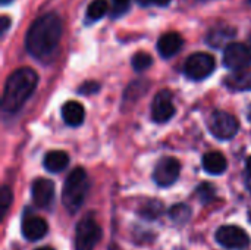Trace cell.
Listing matches in <instances>:
<instances>
[{
    "instance_id": "cell-1",
    "label": "cell",
    "mask_w": 251,
    "mask_h": 250,
    "mask_svg": "<svg viewBox=\"0 0 251 250\" xmlns=\"http://www.w3.org/2000/svg\"><path fill=\"white\" fill-rule=\"evenodd\" d=\"M63 32V24L59 15L44 13L29 27L25 38L28 53L40 60H47L56 52Z\"/></svg>"
},
{
    "instance_id": "cell-2",
    "label": "cell",
    "mask_w": 251,
    "mask_h": 250,
    "mask_svg": "<svg viewBox=\"0 0 251 250\" xmlns=\"http://www.w3.org/2000/svg\"><path fill=\"white\" fill-rule=\"evenodd\" d=\"M38 84V74L32 68H19L12 72L3 88L1 108L4 112H16L29 99Z\"/></svg>"
},
{
    "instance_id": "cell-3",
    "label": "cell",
    "mask_w": 251,
    "mask_h": 250,
    "mask_svg": "<svg viewBox=\"0 0 251 250\" xmlns=\"http://www.w3.org/2000/svg\"><path fill=\"white\" fill-rule=\"evenodd\" d=\"M88 177L82 168H75L65 180L62 190V203L69 214L78 212L88 193Z\"/></svg>"
},
{
    "instance_id": "cell-4",
    "label": "cell",
    "mask_w": 251,
    "mask_h": 250,
    "mask_svg": "<svg viewBox=\"0 0 251 250\" xmlns=\"http://www.w3.org/2000/svg\"><path fill=\"white\" fill-rule=\"evenodd\" d=\"M101 239V228L90 214L82 218L75 231V248L76 250H94Z\"/></svg>"
},
{
    "instance_id": "cell-5",
    "label": "cell",
    "mask_w": 251,
    "mask_h": 250,
    "mask_svg": "<svg viewBox=\"0 0 251 250\" xmlns=\"http://www.w3.org/2000/svg\"><path fill=\"white\" fill-rule=\"evenodd\" d=\"M210 133L219 140H229L237 136L240 130V122L237 116L225 111H216L209 119Z\"/></svg>"
},
{
    "instance_id": "cell-6",
    "label": "cell",
    "mask_w": 251,
    "mask_h": 250,
    "mask_svg": "<svg viewBox=\"0 0 251 250\" xmlns=\"http://www.w3.org/2000/svg\"><path fill=\"white\" fill-rule=\"evenodd\" d=\"M213 69H215V57L206 52L193 53L191 56H188L184 66L185 75L194 81L207 78L213 72Z\"/></svg>"
},
{
    "instance_id": "cell-7",
    "label": "cell",
    "mask_w": 251,
    "mask_h": 250,
    "mask_svg": "<svg viewBox=\"0 0 251 250\" xmlns=\"http://www.w3.org/2000/svg\"><path fill=\"white\" fill-rule=\"evenodd\" d=\"M224 65L231 71L246 69L251 65V49L243 43H229L224 52Z\"/></svg>"
},
{
    "instance_id": "cell-8",
    "label": "cell",
    "mask_w": 251,
    "mask_h": 250,
    "mask_svg": "<svg viewBox=\"0 0 251 250\" xmlns=\"http://www.w3.org/2000/svg\"><path fill=\"white\" fill-rule=\"evenodd\" d=\"M216 240L226 249H244L250 245L249 234L237 225H224L216 231Z\"/></svg>"
},
{
    "instance_id": "cell-9",
    "label": "cell",
    "mask_w": 251,
    "mask_h": 250,
    "mask_svg": "<svg viewBox=\"0 0 251 250\" xmlns=\"http://www.w3.org/2000/svg\"><path fill=\"white\" fill-rule=\"evenodd\" d=\"M179 172H181L179 161H176L175 158H163L157 162L154 168L153 180L160 187H169L178 180Z\"/></svg>"
},
{
    "instance_id": "cell-10",
    "label": "cell",
    "mask_w": 251,
    "mask_h": 250,
    "mask_svg": "<svg viewBox=\"0 0 251 250\" xmlns=\"http://www.w3.org/2000/svg\"><path fill=\"white\" fill-rule=\"evenodd\" d=\"M175 115V106L172 102V93L169 90H162L156 94L151 105V116L156 122H168Z\"/></svg>"
},
{
    "instance_id": "cell-11",
    "label": "cell",
    "mask_w": 251,
    "mask_h": 250,
    "mask_svg": "<svg viewBox=\"0 0 251 250\" xmlns=\"http://www.w3.org/2000/svg\"><path fill=\"white\" fill-rule=\"evenodd\" d=\"M32 202L40 209H49L54 200V184L47 178H37L31 187Z\"/></svg>"
},
{
    "instance_id": "cell-12",
    "label": "cell",
    "mask_w": 251,
    "mask_h": 250,
    "mask_svg": "<svg viewBox=\"0 0 251 250\" xmlns=\"http://www.w3.org/2000/svg\"><path fill=\"white\" fill-rule=\"evenodd\" d=\"M49 230L47 222L40 217H25L22 222V236L29 242L41 240Z\"/></svg>"
},
{
    "instance_id": "cell-13",
    "label": "cell",
    "mask_w": 251,
    "mask_h": 250,
    "mask_svg": "<svg viewBox=\"0 0 251 250\" xmlns=\"http://www.w3.org/2000/svg\"><path fill=\"white\" fill-rule=\"evenodd\" d=\"M182 44H184V40H182L181 34L171 31V32L163 34L159 38V41H157V50H159V53H160L162 57L169 59V57L175 56L181 50Z\"/></svg>"
},
{
    "instance_id": "cell-14",
    "label": "cell",
    "mask_w": 251,
    "mask_h": 250,
    "mask_svg": "<svg viewBox=\"0 0 251 250\" xmlns=\"http://www.w3.org/2000/svg\"><path fill=\"white\" fill-rule=\"evenodd\" d=\"M235 34H237V29L229 25L216 27L210 29V32L207 34V44L215 49H221L224 46H228L229 41L235 37Z\"/></svg>"
},
{
    "instance_id": "cell-15",
    "label": "cell",
    "mask_w": 251,
    "mask_h": 250,
    "mask_svg": "<svg viewBox=\"0 0 251 250\" xmlns=\"http://www.w3.org/2000/svg\"><path fill=\"white\" fill-rule=\"evenodd\" d=\"M62 118L71 127H79L85 118V109L79 102H66L62 108Z\"/></svg>"
},
{
    "instance_id": "cell-16",
    "label": "cell",
    "mask_w": 251,
    "mask_h": 250,
    "mask_svg": "<svg viewBox=\"0 0 251 250\" xmlns=\"http://www.w3.org/2000/svg\"><path fill=\"white\" fill-rule=\"evenodd\" d=\"M225 85L232 91H247L251 90V71L240 69L231 72L225 78Z\"/></svg>"
},
{
    "instance_id": "cell-17",
    "label": "cell",
    "mask_w": 251,
    "mask_h": 250,
    "mask_svg": "<svg viewBox=\"0 0 251 250\" xmlns=\"http://www.w3.org/2000/svg\"><path fill=\"white\" fill-rule=\"evenodd\" d=\"M228 162L221 152H209L203 158V168L212 175H221L226 171Z\"/></svg>"
},
{
    "instance_id": "cell-18",
    "label": "cell",
    "mask_w": 251,
    "mask_h": 250,
    "mask_svg": "<svg viewBox=\"0 0 251 250\" xmlns=\"http://www.w3.org/2000/svg\"><path fill=\"white\" fill-rule=\"evenodd\" d=\"M69 164V156L62 150H51L44 156V168L49 172L57 174L63 171Z\"/></svg>"
},
{
    "instance_id": "cell-19",
    "label": "cell",
    "mask_w": 251,
    "mask_h": 250,
    "mask_svg": "<svg viewBox=\"0 0 251 250\" xmlns=\"http://www.w3.org/2000/svg\"><path fill=\"white\" fill-rule=\"evenodd\" d=\"M162 212H163V205L159 200H147L140 209V215L147 221H154L162 215Z\"/></svg>"
},
{
    "instance_id": "cell-20",
    "label": "cell",
    "mask_w": 251,
    "mask_h": 250,
    "mask_svg": "<svg viewBox=\"0 0 251 250\" xmlns=\"http://www.w3.org/2000/svg\"><path fill=\"white\" fill-rule=\"evenodd\" d=\"M107 1L106 0H93L87 9V19L88 21H99L107 12Z\"/></svg>"
},
{
    "instance_id": "cell-21",
    "label": "cell",
    "mask_w": 251,
    "mask_h": 250,
    "mask_svg": "<svg viewBox=\"0 0 251 250\" xmlns=\"http://www.w3.org/2000/svg\"><path fill=\"white\" fill-rule=\"evenodd\" d=\"M169 217L178 222V224H184L190 220L191 217V208L185 203H178V205H174L169 211Z\"/></svg>"
},
{
    "instance_id": "cell-22",
    "label": "cell",
    "mask_w": 251,
    "mask_h": 250,
    "mask_svg": "<svg viewBox=\"0 0 251 250\" xmlns=\"http://www.w3.org/2000/svg\"><path fill=\"white\" fill-rule=\"evenodd\" d=\"M153 63V57L147 52H138L132 56V66L135 71H146Z\"/></svg>"
},
{
    "instance_id": "cell-23",
    "label": "cell",
    "mask_w": 251,
    "mask_h": 250,
    "mask_svg": "<svg viewBox=\"0 0 251 250\" xmlns=\"http://www.w3.org/2000/svg\"><path fill=\"white\" fill-rule=\"evenodd\" d=\"M197 194L203 203H210L216 199V189L210 183H201L197 189Z\"/></svg>"
},
{
    "instance_id": "cell-24",
    "label": "cell",
    "mask_w": 251,
    "mask_h": 250,
    "mask_svg": "<svg viewBox=\"0 0 251 250\" xmlns=\"http://www.w3.org/2000/svg\"><path fill=\"white\" fill-rule=\"evenodd\" d=\"M12 205V192L7 186L1 187L0 192V208H1V218L6 217V212L9 209V206Z\"/></svg>"
},
{
    "instance_id": "cell-25",
    "label": "cell",
    "mask_w": 251,
    "mask_h": 250,
    "mask_svg": "<svg viewBox=\"0 0 251 250\" xmlns=\"http://www.w3.org/2000/svg\"><path fill=\"white\" fill-rule=\"evenodd\" d=\"M129 7V0H113V15H122Z\"/></svg>"
},
{
    "instance_id": "cell-26",
    "label": "cell",
    "mask_w": 251,
    "mask_h": 250,
    "mask_svg": "<svg viewBox=\"0 0 251 250\" xmlns=\"http://www.w3.org/2000/svg\"><path fill=\"white\" fill-rule=\"evenodd\" d=\"M99 84L97 83H93V81H88V83H85V84H82V87L78 90L79 93H82V94H93V93H96V91H99Z\"/></svg>"
},
{
    "instance_id": "cell-27",
    "label": "cell",
    "mask_w": 251,
    "mask_h": 250,
    "mask_svg": "<svg viewBox=\"0 0 251 250\" xmlns=\"http://www.w3.org/2000/svg\"><path fill=\"white\" fill-rule=\"evenodd\" d=\"M9 24H10V19H9V16L3 15V16L0 18V25H1V34H4V32L7 31V28H9Z\"/></svg>"
},
{
    "instance_id": "cell-28",
    "label": "cell",
    "mask_w": 251,
    "mask_h": 250,
    "mask_svg": "<svg viewBox=\"0 0 251 250\" xmlns=\"http://www.w3.org/2000/svg\"><path fill=\"white\" fill-rule=\"evenodd\" d=\"M141 6H149V4H153L154 0H137Z\"/></svg>"
},
{
    "instance_id": "cell-29",
    "label": "cell",
    "mask_w": 251,
    "mask_h": 250,
    "mask_svg": "<svg viewBox=\"0 0 251 250\" xmlns=\"http://www.w3.org/2000/svg\"><path fill=\"white\" fill-rule=\"evenodd\" d=\"M169 1L171 0H154V4H157V6H166V4H169Z\"/></svg>"
},
{
    "instance_id": "cell-30",
    "label": "cell",
    "mask_w": 251,
    "mask_h": 250,
    "mask_svg": "<svg viewBox=\"0 0 251 250\" xmlns=\"http://www.w3.org/2000/svg\"><path fill=\"white\" fill-rule=\"evenodd\" d=\"M246 169H247V172H249V175L251 177V156L247 159V162H246Z\"/></svg>"
},
{
    "instance_id": "cell-31",
    "label": "cell",
    "mask_w": 251,
    "mask_h": 250,
    "mask_svg": "<svg viewBox=\"0 0 251 250\" xmlns=\"http://www.w3.org/2000/svg\"><path fill=\"white\" fill-rule=\"evenodd\" d=\"M35 250H54L53 248H38V249Z\"/></svg>"
},
{
    "instance_id": "cell-32",
    "label": "cell",
    "mask_w": 251,
    "mask_h": 250,
    "mask_svg": "<svg viewBox=\"0 0 251 250\" xmlns=\"http://www.w3.org/2000/svg\"><path fill=\"white\" fill-rule=\"evenodd\" d=\"M247 115H249V118H250V121H251V106L249 108V112H247Z\"/></svg>"
},
{
    "instance_id": "cell-33",
    "label": "cell",
    "mask_w": 251,
    "mask_h": 250,
    "mask_svg": "<svg viewBox=\"0 0 251 250\" xmlns=\"http://www.w3.org/2000/svg\"><path fill=\"white\" fill-rule=\"evenodd\" d=\"M1 1H3V3L6 4V3H9V1H12V0H1Z\"/></svg>"
},
{
    "instance_id": "cell-34",
    "label": "cell",
    "mask_w": 251,
    "mask_h": 250,
    "mask_svg": "<svg viewBox=\"0 0 251 250\" xmlns=\"http://www.w3.org/2000/svg\"><path fill=\"white\" fill-rule=\"evenodd\" d=\"M249 218H250V222H251V212H250V214H249Z\"/></svg>"
},
{
    "instance_id": "cell-35",
    "label": "cell",
    "mask_w": 251,
    "mask_h": 250,
    "mask_svg": "<svg viewBox=\"0 0 251 250\" xmlns=\"http://www.w3.org/2000/svg\"><path fill=\"white\" fill-rule=\"evenodd\" d=\"M250 49H251V35H250Z\"/></svg>"
},
{
    "instance_id": "cell-36",
    "label": "cell",
    "mask_w": 251,
    "mask_h": 250,
    "mask_svg": "<svg viewBox=\"0 0 251 250\" xmlns=\"http://www.w3.org/2000/svg\"><path fill=\"white\" fill-rule=\"evenodd\" d=\"M249 186H250V189H251V180H250V184H249Z\"/></svg>"
},
{
    "instance_id": "cell-37",
    "label": "cell",
    "mask_w": 251,
    "mask_h": 250,
    "mask_svg": "<svg viewBox=\"0 0 251 250\" xmlns=\"http://www.w3.org/2000/svg\"><path fill=\"white\" fill-rule=\"evenodd\" d=\"M250 1H251V0H250Z\"/></svg>"
}]
</instances>
